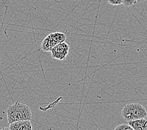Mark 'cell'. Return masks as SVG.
<instances>
[{"label":"cell","mask_w":147,"mask_h":130,"mask_svg":"<svg viewBox=\"0 0 147 130\" xmlns=\"http://www.w3.org/2000/svg\"><path fill=\"white\" fill-rule=\"evenodd\" d=\"M45 130H53V129H45Z\"/></svg>","instance_id":"cell-12"},{"label":"cell","mask_w":147,"mask_h":130,"mask_svg":"<svg viewBox=\"0 0 147 130\" xmlns=\"http://www.w3.org/2000/svg\"><path fill=\"white\" fill-rule=\"evenodd\" d=\"M121 115L127 121L146 118L147 111L143 106L139 103H129L123 108Z\"/></svg>","instance_id":"cell-2"},{"label":"cell","mask_w":147,"mask_h":130,"mask_svg":"<svg viewBox=\"0 0 147 130\" xmlns=\"http://www.w3.org/2000/svg\"><path fill=\"white\" fill-rule=\"evenodd\" d=\"M114 130H134L128 124H121L117 126Z\"/></svg>","instance_id":"cell-7"},{"label":"cell","mask_w":147,"mask_h":130,"mask_svg":"<svg viewBox=\"0 0 147 130\" xmlns=\"http://www.w3.org/2000/svg\"><path fill=\"white\" fill-rule=\"evenodd\" d=\"M9 125L8 128L10 130H33L32 125L29 120L16 121Z\"/></svg>","instance_id":"cell-5"},{"label":"cell","mask_w":147,"mask_h":130,"mask_svg":"<svg viewBox=\"0 0 147 130\" xmlns=\"http://www.w3.org/2000/svg\"><path fill=\"white\" fill-rule=\"evenodd\" d=\"M108 3L110 5L118 6L123 4V0H108Z\"/></svg>","instance_id":"cell-9"},{"label":"cell","mask_w":147,"mask_h":130,"mask_svg":"<svg viewBox=\"0 0 147 130\" xmlns=\"http://www.w3.org/2000/svg\"><path fill=\"white\" fill-rule=\"evenodd\" d=\"M137 2V0H123V4L126 7H129L134 5Z\"/></svg>","instance_id":"cell-8"},{"label":"cell","mask_w":147,"mask_h":130,"mask_svg":"<svg viewBox=\"0 0 147 130\" xmlns=\"http://www.w3.org/2000/svg\"><path fill=\"white\" fill-rule=\"evenodd\" d=\"M128 124L134 130H147V119L145 118L129 121Z\"/></svg>","instance_id":"cell-6"},{"label":"cell","mask_w":147,"mask_h":130,"mask_svg":"<svg viewBox=\"0 0 147 130\" xmlns=\"http://www.w3.org/2000/svg\"><path fill=\"white\" fill-rule=\"evenodd\" d=\"M8 124L22 120H29L32 118V113L28 105L20 102H16L10 105L6 111Z\"/></svg>","instance_id":"cell-1"},{"label":"cell","mask_w":147,"mask_h":130,"mask_svg":"<svg viewBox=\"0 0 147 130\" xmlns=\"http://www.w3.org/2000/svg\"><path fill=\"white\" fill-rule=\"evenodd\" d=\"M146 0H137V1L138 2H143V1H145Z\"/></svg>","instance_id":"cell-11"},{"label":"cell","mask_w":147,"mask_h":130,"mask_svg":"<svg viewBox=\"0 0 147 130\" xmlns=\"http://www.w3.org/2000/svg\"><path fill=\"white\" fill-rule=\"evenodd\" d=\"M0 130H10L9 129L8 127H3V128H1Z\"/></svg>","instance_id":"cell-10"},{"label":"cell","mask_w":147,"mask_h":130,"mask_svg":"<svg viewBox=\"0 0 147 130\" xmlns=\"http://www.w3.org/2000/svg\"><path fill=\"white\" fill-rule=\"evenodd\" d=\"M66 36L61 32H55L49 34L43 39L41 43V49L43 51L49 52L57 45L64 42Z\"/></svg>","instance_id":"cell-3"},{"label":"cell","mask_w":147,"mask_h":130,"mask_svg":"<svg viewBox=\"0 0 147 130\" xmlns=\"http://www.w3.org/2000/svg\"><path fill=\"white\" fill-rule=\"evenodd\" d=\"M69 45L65 41L55 45L51 49V56L53 59L63 61L69 54Z\"/></svg>","instance_id":"cell-4"}]
</instances>
